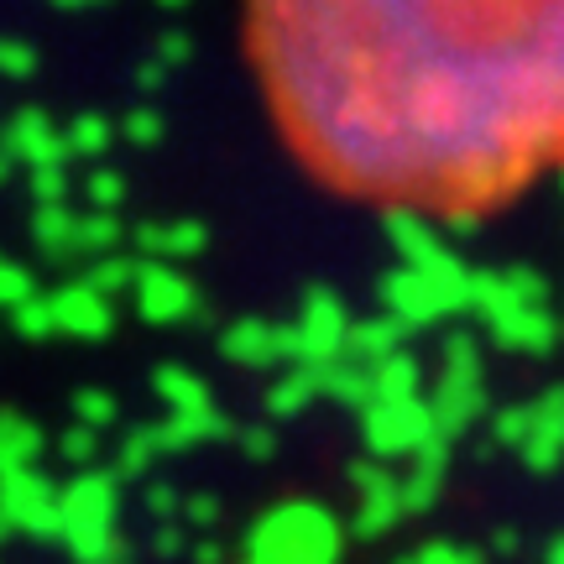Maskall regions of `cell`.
<instances>
[{
  "label": "cell",
  "mask_w": 564,
  "mask_h": 564,
  "mask_svg": "<svg viewBox=\"0 0 564 564\" xmlns=\"http://www.w3.org/2000/svg\"><path fill=\"white\" fill-rule=\"evenodd\" d=\"M288 141L392 215H486L564 162V0H251Z\"/></svg>",
  "instance_id": "1"
},
{
  "label": "cell",
  "mask_w": 564,
  "mask_h": 564,
  "mask_svg": "<svg viewBox=\"0 0 564 564\" xmlns=\"http://www.w3.org/2000/svg\"><path fill=\"white\" fill-rule=\"evenodd\" d=\"M382 303L403 329L440 324L449 314H470V267L460 257H449L440 267H398L382 282Z\"/></svg>",
  "instance_id": "2"
},
{
  "label": "cell",
  "mask_w": 564,
  "mask_h": 564,
  "mask_svg": "<svg viewBox=\"0 0 564 564\" xmlns=\"http://www.w3.org/2000/svg\"><path fill=\"white\" fill-rule=\"evenodd\" d=\"M116 324V303L95 293L89 282H63L53 293H37V299L26 303L17 314V329L21 335H105Z\"/></svg>",
  "instance_id": "3"
},
{
  "label": "cell",
  "mask_w": 564,
  "mask_h": 564,
  "mask_svg": "<svg viewBox=\"0 0 564 564\" xmlns=\"http://www.w3.org/2000/svg\"><path fill=\"white\" fill-rule=\"evenodd\" d=\"M486 408V377H481V356L470 340H449L444 345L440 377H434V392H429V413L440 423V434H460L476 423V413Z\"/></svg>",
  "instance_id": "4"
},
{
  "label": "cell",
  "mask_w": 564,
  "mask_h": 564,
  "mask_svg": "<svg viewBox=\"0 0 564 564\" xmlns=\"http://www.w3.org/2000/svg\"><path fill=\"white\" fill-rule=\"evenodd\" d=\"M350 314L345 303L329 293V288H308L303 293V308L293 319V340H299V366H335L345 356V340H350Z\"/></svg>",
  "instance_id": "5"
},
{
  "label": "cell",
  "mask_w": 564,
  "mask_h": 564,
  "mask_svg": "<svg viewBox=\"0 0 564 564\" xmlns=\"http://www.w3.org/2000/svg\"><path fill=\"white\" fill-rule=\"evenodd\" d=\"M0 158L26 173H53V167H68L74 152H68V131L53 126L42 110H17L0 126Z\"/></svg>",
  "instance_id": "6"
},
{
  "label": "cell",
  "mask_w": 564,
  "mask_h": 564,
  "mask_svg": "<svg viewBox=\"0 0 564 564\" xmlns=\"http://www.w3.org/2000/svg\"><path fill=\"white\" fill-rule=\"evenodd\" d=\"M366 434H371V449L382 455H419L423 444L444 440L434 413H429V398H413V403H371L366 408Z\"/></svg>",
  "instance_id": "7"
},
{
  "label": "cell",
  "mask_w": 564,
  "mask_h": 564,
  "mask_svg": "<svg viewBox=\"0 0 564 564\" xmlns=\"http://www.w3.org/2000/svg\"><path fill=\"white\" fill-rule=\"evenodd\" d=\"M528 308H549V288L528 267H512V272H470V314L481 324L512 319V314H528Z\"/></svg>",
  "instance_id": "8"
},
{
  "label": "cell",
  "mask_w": 564,
  "mask_h": 564,
  "mask_svg": "<svg viewBox=\"0 0 564 564\" xmlns=\"http://www.w3.org/2000/svg\"><path fill=\"white\" fill-rule=\"evenodd\" d=\"M131 288H137V308L152 324H178V319H188V314L199 308V293H194V282L183 278L178 267L141 262Z\"/></svg>",
  "instance_id": "9"
},
{
  "label": "cell",
  "mask_w": 564,
  "mask_h": 564,
  "mask_svg": "<svg viewBox=\"0 0 564 564\" xmlns=\"http://www.w3.org/2000/svg\"><path fill=\"white\" fill-rule=\"evenodd\" d=\"M220 350L236 366H299V340L293 324H267V319H241L225 329Z\"/></svg>",
  "instance_id": "10"
},
{
  "label": "cell",
  "mask_w": 564,
  "mask_h": 564,
  "mask_svg": "<svg viewBox=\"0 0 564 564\" xmlns=\"http://www.w3.org/2000/svg\"><path fill=\"white\" fill-rule=\"evenodd\" d=\"M267 560L272 564H319L329 554V528H324V512L314 507H299V512H282L278 523L267 528Z\"/></svg>",
  "instance_id": "11"
},
{
  "label": "cell",
  "mask_w": 564,
  "mask_h": 564,
  "mask_svg": "<svg viewBox=\"0 0 564 564\" xmlns=\"http://www.w3.org/2000/svg\"><path fill=\"white\" fill-rule=\"evenodd\" d=\"M523 455L533 465H554L564 455V387H554V392L539 398V403H528Z\"/></svg>",
  "instance_id": "12"
},
{
  "label": "cell",
  "mask_w": 564,
  "mask_h": 564,
  "mask_svg": "<svg viewBox=\"0 0 564 564\" xmlns=\"http://www.w3.org/2000/svg\"><path fill=\"white\" fill-rule=\"evenodd\" d=\"M403 324L392 319V314H371V319H356L350 324V340H345V361L356 366H377L392 361V356H403Z\"/></svg>",
  "instance_id": "13"
},
{
  "label": "cell",
  "mask_w": 564,
  "mask_h": 564,
  "mask_svg": "<svg viewBox=\"0 0 564 564\" xmlns=\"http://www.w3.org/2000/svg\"><path fill=\"white\" fill-rule=\"evenodd\" d=\"M486 329H491V340L507 345V350H518V356H549V345L560 340L549 308H528V314L497 319V324H486Z\"/></svg>",
  "instance_id": "14"
},
{
  "label": "cell",
  "mask_w": 564,
  "mask_h": 564,
  "mask_svg": "<svg viewBox=\"0 0 564 564\" xmlns=\"http://www.w3.org/2000/svg\"><path fill=\"white\" fill-rule=\"evenodd\" d=\"M37 246H47L63 262H79L84 251V215H74L68 204H42L37 209Z\"/></svg>",
  "instance_id": "15"
},
{
  "label": "cell",
  "mask_w": 564,
  "mask_h": 564,
  "mask_svg": "<svg viewBox=\"0 0 564 564\" xmlns=\"http://www.w3.org/2000/svg\"><path fill=\"white\" fill-rule=\"evenodd\" d=\"M141 257L158 267H173L183 262V257H194V251H204V230L199 225H147L137 236Z\"/></svg>",
  "instance_id": "16"
},
{
  "label": "cell",
  "mask_w": 564,
  "mask_h": 564,
  "mask_svg": "<svg viewBox=\"0 0 564 564\" xmlns=\"http://www.w3.org/2000/svg\"><path fill=\"white\" fill-rule=\"evenodd\" d=\"M0 502H6L11 518H21L26 528H37L42 518L53 512V491H47V481H37L32 470H17V476L0 481Z\"/></svg>",
  "instance_id": "17"
},
{
  "label": "cell",
  "mask_w": 564,
  "mask_h": 564,
  "mask_svg": "<svg viewBox=\"0 0 564 564\" xmlns=\"http://www.w3.org/2000/svg\"><path fill=\"white\" fill-rule=\"evenodd\" d=\"M42 449V434L21 413H0V476L26 470V460Z\"/></svg>",
  "instance_id": "18"
},
{
  "label": "cell",
  "mask_w": 564,
  "mask_h": 564,
  "mask_svg": "<svg viewBox=\"0 0 564 564\" xmlns=\"http://www.w3.org/2000/svg\"><path fill=\"white\" fill-rule=\"evenodd\" d=\"M423 398V371L419 356H392V361L377 366V403H413Z\"/></svg>",
  "instance_id": "19"
},
{
  "label": "cell",
  "mask_w": 564,
  "mask_h": 564,
  "mask_svg": "<svg viewBox=\"0 0 564 564\" xmlns=\"http://www.w3.org/2000/svg\"><path fill=\"white\" fill-rule=\"evenodd\" d=\"M158 392L173 403V413H199V408H215L209 403V387H204L194 371H183V366L158 371Z\"/></svg>",
  "instance_id": "20"
},
{
  "label": "cell",
  "mask_w": 564,
  "mask_h": 564,
  "mask_svg": "<svg viewBox=\"0 0 564 564\" xmlns=\"http://www.w3.org/2000/svg\"><path fill=\"white\" fill-rule=\"evenodd\" d=\"M314 398H324L319 366H293V371L272 387V413H299V408H308Z\"/></svg>",
  "instance_id": "21"
},
{
  "label": "cell",
  "mask_w": 564,
  "mask_h": 564,
  "mask_svg": "<svg viewBox=\"0 0 564 564\" xmlns=\"http://www.w3.org/2000/svg\"><path fill=\"white\" fill-rule=\"evenodd\" d=\"M32 299H37V282H32V272H26V267H17L11 257H0V308H6V314H21Z\"/></svg>",
  "instance_id": "22"
},
{
  "label": "cell",
  "mask_w": 564,
  "mask_h": 564,
  "mask_svg": "<svg viewBox=\"0 0 564 564\" xmlns=\"http://www.w3.org/2000/svg\"><path fill=\"white\" fill-rule=\"evenodd\" d=\"M63 131H68V152L74 158H100L105 147H110V137H116L105 116H79V121L63 126Z\"/></svg>",
  "instance_id": "23"
},
{
  "label": "cell",
  "mask_w": 564,
  "mask_h": 564,
  "mask_svg": "<svg viewBox=\"0 0 564 564\" xmlns=\"http://www.w3.org/2000/svg\"><path fill=\"white\" fill-rule=\"evenodd\" d=\"M84 282H89L95 293H105V299L116 303V293H126V288L137 282V267L121 262V257H105V262H95V272H84Z\"/></svg>",
  "instance_id": "24"
},
{
  "label": "cell",
  "mask_w": 564,
  "mask_h": 564,
  "mask_svg": "<svg viewBox=\"0 0 564 564\" xmlns=\"http://www.w3.org/2000/svg\"><path fill=\"white\" fill-rule=\"evenodd\" d=\"M158 137H162V116L152 105H141V110L126 116V141H131V147H152Z\"/></svg>",
  "instance_id": "25"
},
{
  "label": "cell",
  "mask_w": 564,
  "mask_h": 564,
  "mask_svg": "<svg viewBox=\"0 0 564 564\" xmlns=\"http://www.w3.org/2000/svg\"><path fill=\"white\" fill-rule=\"evenodd\" d=\"M32 47H26V42H11V37H0V74H6V79H26V74H32Z\"/></svg>",
  "instance_id": "26"
},
{
  "label": "cell",
  "mask_w": 564,
  "mask_h": 564,
  "mask_svg": "<svg viewBox=\"0 0 564 564\" xmlns=\"http://www.w3.org/2000/svg\"><path fill=\"white\" fill-rule=\"evenodd\" d=\"M89 188V204H95V215H116V204H121V178H110V173H95V178L84 183Z\"/></svg>",
  "instance_id": "27"
},
{
  "label": "cell",
  "mask_w": 564,
  "mask_h": 564,
  "mask_svg": "<svg viewBox=\"0 0 564 564\" xmlns=\"http://www.w3.org/2000/svg\"><path fill=\"white\" fill-rule=\"evenodd\" d=\"M32 188H37L42 204H63V188H68V178H63V167H53V173H32Z\"/></svg>",
  "instance_id": "28"
},
{
  "label": "cell",
  "mask_w": 564,
  "mask_h": 564,
  "mask_svg": "<svg viewBox=\"0 0 564 564\" xmlns=\"http://www.w3.org/2000/svg\"><path fill=\"white\" fill-rule=\"evenodd\" d=\"M110 413H116V403H110L105 392H84V398H79V419H89V423H105V419H110Z\"/></svg>",
  "instance_id": "29"
},
{
  "label": "cell",
  "mask_w": 564,
  "mask_h": 564,
  "mask_svg": "<svg viewBox=\"0 0 564 564\" xmlns=\"http://www.w3.org/2000/svg\"><path fill=\"white\" fill-rule=\"evenodd\" d=\"M53 6H63V11H84V6H100V0H53Z\"/></svg>",
  "instance_id": "30"
},
{
  "label": "cell",
  "mask_w": 564,
  "mask_h": 564,
  "mask_svg": "<svg viewBox=\"0 0 564 564\" xmlns=\"http://www.w3.org/2000/svg\"><path fill=\"white\" fill-rule=\"evenodd\" d=\"M167 6H178V0H167Z\"/></svg>",
  "instance_id": "31"
}]
</instances>
